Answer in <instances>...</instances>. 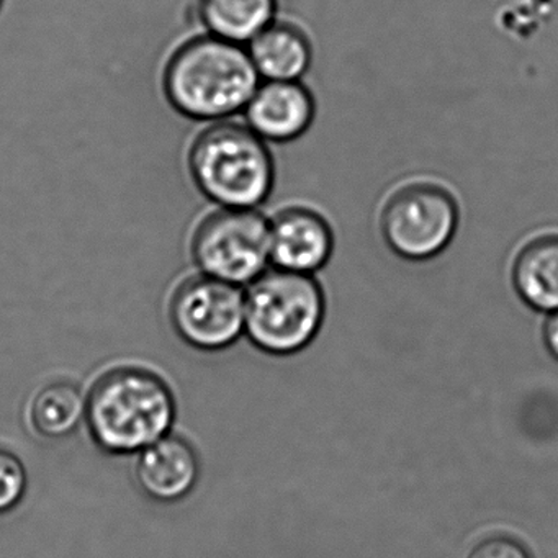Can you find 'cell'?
<instances>
[{
	"instance_id": "1",
	"label": "cell",
	"mask_w": 558,
	"mask_h": 558,
	"mask_svg": "<svg viewBox=\"0 0 558 558\" xmlns=\"http://www.w3.org/2000/svg\"><path fill=\"white\" fill-rule=\"evenodd\" d=\"M260 84L247 48L205 34L179 45L162 71L172 109L197 122H223L244 112Z\"/></svg>"
},
{
	"instance_id": "2",
	"label": "cell",
	"mask_w": 558,
	"mask_h": 558,
	"mask_svg": "<svg viewBox=\"0 0 558 558\" xmlns=\"http://www.w3.org/2000/svg\"><path fill=\"white\" fill-rule=\"evenodd\" d=\"M86 416L100 449L117 456L142 452L168 436L175 421L174 395L153 372L116 368L94 385Z\"/></svg>"
},
{
	"instance_id": "3",
	"label": "cell",
	"mask_w": 558,
	"mask_h": 558,
	"mask_svg": "<svg viewBox=\"0 0 558 558\" xmlns=\"http://www.w3.org/2000/svg\"><path fill=\"white\" fill-rule=\"evenodd\" d=\"M201 194L221 208H259L272 194L276 165L263 138L243 123H211L187 155Z\"/></svg>"
},
{
	"instance_id": "4",
	"label": "cell",
	"mask_w": 558,
	"mask_h": 558,
	"mask_svg": "<svg viewBox=\"0 0 558 558\" xmlns=\"http://www.w3.org/2000/svg\"><path fill=\"white\" fill-rule=\"evenodd\" d=\"M244 331L256 348L287 355L318 335L326 313L325 292L315 276L267 269L247 286Z\"/></svg>"
},
{
	"instance_id": "5",
	"label": "cell",
	"mask_w": 558,
	"mask_h": 558,
	"mask_svg": "<svg viewBox=\"0 0 558 558\" xmlns=\"http://www.w3.org/2000/svg\"><path fill=\"white\" fill-rule=\"evenodd\" d=\"M192 260L198 272L244 287L270 266V220L257 208H221L195 228Z\"/></svg>"
},
{
	"instance_id": "6",
	"label": "cell",
	"mask_w": 558,
	"mask_h": 558,
	"mask_svg": "<svg viewBox=\"0 0 558 558\" xmlns=\"http://www.w3.org/2000/svg\"><path fill=\"white\" fill-rule=\"evenodd\" d=\"M459 221V205L447 189L433 182H411L385 202L380 231L398 257L420 263L449 247Z\"/></svg>"
},
{
	"instance_id": "7",
	"label": "cell",
	"mask_w": 558,
	"mask_h": 558,
	"mask_svg": "<svg viewBox=\"0 0 558 558\" xmlns=\"http://www.w3.org/2000/svg\"><path fill=\"white\" fill-rule=\"evenodd\" d=\"M169 319L182 341L201 351H221L240 339L246 322L243 287L198 272L175 287Z\"/></svg>"
},
{
	"instance_id": "8",
	"label": "cell",
	"mask_w": 558,
	"mask_h": 558,
	"mask_svg": "<svg viewBox=\"0 0 558 558\" xmlns=\"http://www.w3.org/2000/svg\"><path fill=\"white\" fill-rule=\"evenodd\" d=\"M335 233L329 221L306 207H287L270 220V266L315 276L331 259Z\"/></svg>"
},
{
	"instance_id": "9",
	"label": "cell",
	"mask_w": 558,
	"mask_h": 558,
	"mask_svg": "<svg viewBox=\"0 0 558 558\" xmlns=\"http://www.w3.org/2000/svg\"><path fill=\"white\" fill-rule=\"evenodd\" d=\"M315 116V97L300 81H264L244 109L246 125L266 143L302 138Z\"/></svg>"
},
{
	"instance_id": "10",
	"label": "cell",
	"mask_w": 558,
	"mask_h": 558,
	"mask_svg": "<svg viewBox=\"0 0 558 558\" xmlns=\"http://www.w3.org/2000/svg\"><path fill=\"white\" fill-rule=\"evenodd\" d=\"M201 476L194 447L179 436H165L140 453L136 480L143 493L159 502H175L191 495Z\"/></svg>"
},
{
	"instance_id": "11",
	"label": "cell",
	"mask_w": 558,
	"mask_h": 558,
	"mask_svg": "<svg viewBox=\"0 0 558 558\" xmlns=\"http://www.w3.org/2000/svg\"><path fill=\"white\" fill-rule=\"evenodd\" d=\"M246 48L264 81H300L312 66L308 37L289 22H272Z\"/></svg>"
},
{
	"instance_id": "12",
	"label": "cell",
	"mask_w": 558,
	"mask_h": 558,
	"mask_svg": "<svg viewBox=\"0 0 558 558\" xmlns=\"http://www.w3.org/2000/svg\"><path fill=\"white\" fill-rule=\"evenodd\" d=\"M512 286L537 312L558 310V234L535 238L521 247L511 269Z\"/></svg>"
},
{
	"instance_id": "13",
	"label": "cell",
	"mask_w": 558,
	"mask_h": 558,
	"mask_svg": "<svg viewBox=\"0 0 558 558\" xmlns=\"http://www.w3.org/2000/svg\"><path fill=\"white\" fill-rule=\"evenodd\" d=\"M279 0H197V14L207 34L247 47L277 21Z\"/></svg>"
},
{
	"instance_id": "14",
	"label": "cell",
	"mask_w": 558,
	"mask_h": 558,
	"mask_svg": "<svg viewBox=\"0 0 558 558\" xmlns=\"http://www.w3.org/2000/svg\"><path fill=\"white\" fill-rule=\"evenodd\" d=\"M86 410L87 403L76 385L57 381L38 391L32 401L31 421L41 436L61 439L76 430Z\"/></svg>"
},
{
	"instance_id": "15",
	"label": "cell",
	"mask_w": 558,
	"mask_h": 558,
	"mask_svg": "<svg viewBox=\"0 0 558 558\" xmlns=\"http://www.w3.org/2000/svg\"><path fill=\"white\" fill-rule=\"evenodd\" d=\"M27 492V470L11 450L0 447V514L12 511Z\"/></svg>"
},
{
	"instance_id": "16",
	"label": "cell",
	"mask_w": 558,
	"mask_h": 558,
	"mask_svg": "<svg viewBox=\"0 0 558 558\" xmlns=\"http://www.w3.org/2000/svg\"><path fill=\"white\" fill-rule=\"evenodd\" d=\"M469 558H531L521 542L506 535H493L476 544Z\"/></svg>"
},
{
	"instance_id": "17",
	"label": "cell",
	"mask_w": 558,
	"mask_h": 558,
	"mask_svg": "<svg viewBox=\"0 0 558 558\" xmlns=\"http://www.w3.org/2000/svg\"><path fill=\"white\" fill-rule=\"evenodd\" d=\"M544 341L548 352L558 361V310L548 313L547 322L544 326Z\"/></svg>"
},
{
	"instance_id": "18",
	"label": "cell",
	"mask_w": 558,
	"mask_h": 558,
	"mask_svg": "<svg viewBox=\"0 0 558 558\" xmlns=\"http://www.w3.org/2000/svg\"><path fill=\"white\" fill-rule=\"evenodd\" d=\"M5 0H0V11H2V8H4Z\"/></svg>"
}]
</instances>
